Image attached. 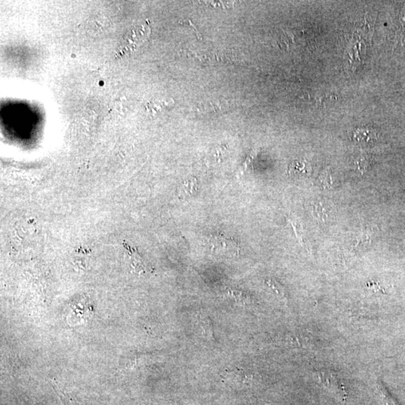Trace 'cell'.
<instances>
[{"label":"cell","mask_w":405,"mask_h":405,"mask_svg":"<svg viewBox=\"0 0 405 405\" xmlns=\"http://www.w3.org/2000/svg\"><path fill=\"white\" fill-rule=\"evenodd\" d=\"M208 243L213 253L226 257H236L240 252L237 242L232 237H228L223 234L211 236L209 239Z\"/></svg>","instance_id":"1"},{"label":"cell","mask_w":405,"mask_h":405,"mask_svg":"<svg viewBox=\"0 0 405 405\" xmlns=\"http://www.w3.org/2000/svg\"><path fill=\"white\" fill-rule=\"evenodd\" d=\"M310 210L313 217L321 224L328 223L334 216V208L332 204L322 199L312 200Z\"/></svg>","instance_id":"2"},{"label":"cell","mask_w":405,"mask_h":405,"mask_svg":"<svg viewBox=\"0 0 405 405\" xmlns=\"http://www.w3.org/2000/svg\"><path fill=\"white\" fill-rule=\"evenodd\" d=\"M144 27L141 28V27H136V28L132 29L131 31L126 35L124 37V39L122 42L121 46L120 48V52L121 53H128V52L132 51L136 48L137 44L139 42H142V36L144 33H142V30Z\"/></svg>","instance_id":"3"},{"label":"cell","mask_w":405,"mask_h":405,"mask_svg":"<svg viewBox=\"0 0 405 405\" xmlns=\"http://www.w3.org/2000/svg\"><path fill=\"white\" fill-rule=\"evenodd\" d=\"M353 138L359 144H371L377 141V132L368 128H360L354 132Z\"/></svg>","instance_id":"4"},{"label":"cell","mask_w":405,"mask_h":405,"mask_svg":"<svg viewBox=\"0 0 405 405\" xmlns=\"http://www.w3.org/2000/svg\"><path fill=\"white\" fill-rule=\"evenodd\" d=\"M198 188V181L197 178L191 177L183 181L179 188V196L186 198L194 195Z\"/></svg>","instance_id":"5"},{"label":"cell","mask_w":405,"mask_h":405,"mask_svg":"<svg viewBox=\"0 0 405 405\" xmlns=\"http://www.w3.org/2000/svg\"><path fill=\"white\" fill-rule=\"evenodd\" d=\"M173 104H174V101L173 98H169L167 100L158 99L149 102L146 107H147V111H149V113L152 115H155L161 111L168 109Z\"/></svg>","instance_id":"6"},{"label":"cell","mask_w":405,"mask_h":405,"mask_svg":"<svg viewBox=\"0 0 405 405\" xmlns=\"http://www.w3.org/2000/svg\"><path fill=\"white\" fill-rule=\"evenodd\" d=\"M311 168L305 161H294L289 165L288 173L291 175H306Z\"/></svg>","instance_id":"7"},{"label":"cell","mask_w":405,"mask_h":405,"mask_svg":"<svg viewBox=\"0 0 405 405\" xmlns=\"http://www.w3.org/2000/svg\"><path fill=\"white\" fill-rule=\"evenodd\" d=\"M318 181L320 185L325 189H330L335 185L334 178L330 171H324L321 173L318 178Z\"/></svg>","instance_id":"8"},{"label":"cell","mask_w":405,"mask_h":405,"mask_svg":"<svg viewBox=\"0 0 405 405\" xmlns=\"http://www.w3.org/2000/svg\"><path fill=\"white\" fill-rule=\"evenodd\" d=\"M108 21L106 18L102 16H95L92 18V21L89 22V26L92 27L93 31L102 32L108 27Z\"/></svg>","instance_id":"9"},{"label":"cell","mask_w":405,"mask_h":405,"mask_svg":"<svg viewBox=\"0 0 405 405\" xmlns=\"http://www.w3.org/2000/svg\"><path fill=\"white\" fill-rule=\"evenodd\" d=\"M221 109V106L219 104H216V102H207V103L200 104L199 105L197 110L199 112L201 113H210L215 112Z\"/></svg>","instance_id":"10"},{"label":"cell","mask_w":405,"mask_h":405,"mask_svg":"<svg viewBox=\"0 0 405 405\" xmlns=\"http://www.w3.org/2000/svg\"><path fill=\"white\" fill-rule=\"evenodd\" d=\"M370 166V159L365 158H361L356 162V169L359 173H364Z\"/></svg>","instance_id":"11"},{"label":"cell","mask_w":405,"mask_h":405,"mask_svg":"<svg viewBox=\"0 0 405 405\" xmlns=\"http://www.w3.org/2000/svg\"><path fill=\"white\" fill-rule=\"evenodd\" d=\"M360 238V240H358L357 244H356L357 246H367V245H369L372 237L368 235V234H364Z\"/></svg>","instance_id":"12"}]
</instances>
